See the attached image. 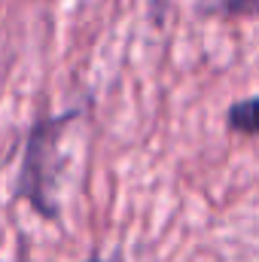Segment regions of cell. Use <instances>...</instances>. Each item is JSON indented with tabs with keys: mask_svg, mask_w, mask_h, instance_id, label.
Instances as JSON below:
<instances>
[{
	"mask_svg": "<svg viewBox=\"0 0 259 262\" xmlns=\"http://www.w3.org/2000/svg\"><path fill=\"white\" fill-rule=\"evenodd\" d=\"M92 262H101V259H92Z\"/></svg>",
	"mask_w": 259,
	"mask_h": 262,
	"instance_id": "277c9868",
	"label": "cell"
},
{
	"mask_svg": "<svg viewBox=\"0 0 259 262\" xmlns=\"http://www.w3.org/2000/svg\"><path fill=\"white\" fill-rule=\"evenodd\" d=\"M213 12L223 18H250L259 15V0H217Z\"/></svg>",
	"mask_w": 259,
	"mask_h": 262,
	"instance_id": "3957f363",
	"label": "cell"
},
{
	"mask_svg": "<svg viewBox=\"0 0 259 262\" xmlns=\"http://www.w3.org/2000/svg\"><path fill=\"white\" fill-rule=\"evenodd\" d=\"M226 122H229V128L235 134H247V137L259 134V95L232 104L229 113H226Z\"/></svg>",
	"mask_w": 259,
	"mask_h": 262,
	"instance_id": "7a4b0ae2",
	"label": "cell"
},
{
	"mask_svg": "<svg viewBox=\"0 0 259 262\" xmlns=\"http://www.w3.org/2000/svg\"><path fill=\"white\" fill-rule=\"evenodd\" d=\"M70 119H73V113L37 122L28 134V143H25L18 192L43 216H55L52 195H55V174H58V140H61V131L70 125Z\"/></svg>",
	"mask_w": 259,
	"mask_h": 262,
	"instance_id": "6da1fadb",
	"label": "cell"
}]
</instances>
